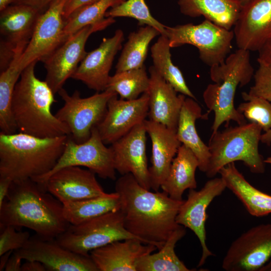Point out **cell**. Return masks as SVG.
Segmentation results:
<instances>
[{"label":"cell","instance_id":"1","mask_svg":"<svg viewBox=\"0 0 271 271\" xmlns=\"http://www.w3.org/2000/svg\"><path fill=\"white\" fill-rule=\"evenodd\" d=\"M115 190L125 229L144 243L161 249L179 225L176 218L184 200H174L164 191H150L130 173L116 181Z\"/></svg>","mask_w":271,"mask_h":271},{"label":"cell","instance_id":"2","mask_svg":"<svg viewBox=\"0 0 271 271\" xmlns=\"http://www.w3.org/2000/svg\"><path fill=\"white\" fill-rule=\"evenodd\" d=\"M63 204L31 179L13 181L0 205V225L25 227L45 238H56L70 224Z\"/></svg>","mask_w":271,"mask_h":271},{"label":"cell","instance_id":"3","mask_svg":"<svg viewBox=\"0 0 271 271\" xmlns=\"http://www.w3.org/2000/svg\"><path fill=\"white\" fill-rule=\"evenodd\" d=\"M37 62L22 71L13 95L11 111L20 132L40 138L70 134L67 126L52 113L54 93L35 73Z\"/></svg>","mask_w":271,"mask_h":271},{"label":"cell","instance_id":"4","mask_svg":"<svg viewBox=\"0 0 271 271\" xmlns=\"http://www.w3.org/2000/svg\"><path fill=\"white\" fill-rule=\"evenodd\" d=\"M68 137L0 132V177L17 181L46 174L61 157Z\"/></svg>","mask_w":271,"mask_h":271},{"label":"cell","instance_id":"5","mask_svg":"<svg viewBox=\"0 0 271 271\" xmlns=\"http://www.w3.org/2000/svg\"><path fill=\"white\" fill-rule=\"evenodd\" d=\"M254 74L250 51L241 48L229 55L223 63L210 67L214 83L208 85L203 97L209 111L214 113L212 133L224 122L226 126L231 120L238 125L247 123L244 116L235 108L234 98L237 86L247 85Z\"/></svg>","mask_w":271,"mask_h":271},{"label":"cell","instance_id":"6","mask_svg":"<svg viewBox=\"0 0 271 271\" xmlns=\"http://www.w3.org/2000/svg\"><path fill=\"white\" fill-rule=\"evenodd\" d=\"M261 130L258 124L251 122L212 133L207 177L213 178L223 167L237 161L243 162L253 173H263L265 163L258 151Z\"/></svg>","mask_w":271,"mask_h":271},{"label":"cell","instance_id":"7","mask_svg":"<svg viewBox=\"0 0 271 271\" xmlns=\"http://www.w3.org/2000/svg\"><path fill=\"white\" fill-rule=\"evenodd\" d=\"M165 28L171 48L192 45L198 49L201 60L210 67L223 63L232 48L233 30L206 19L197 25L166 26Z\"/></svg>","mask_w":271,"mask_h":271},{"label":"cell","instance_id":"8","mask_svg":"<svg viewBox=\"0 0 271 271\" xmlns=\"http://www.w3.org/2000/svg\"><path fill=\"white\" fill-rule=\"evenodd\" d=\"M129 238L139 239L124 227L120 209L78 225L70 224L56 238L63 247L85 256H89L92 250L112 242Z\"/></svg>","mask_w":271,"mask_h":271},{"label":"cell","instance_id":"9","mask_svg":"<svg viewBox=\"0 0 271 271\" xmlns=\"http://www.w3.org/2000/svg\"><path fill=\"white\" fill-rule=\"evenodd\" d=\"M58 93L64 103L55 115L67 126L70 136L78 144L89 139L92 129L103 118L108 101L117 94L106 89L96 92L89 97L82 98L78 90L74 91L70 95L63 88Z\"/></svg>","mask_w":271,"mask_h":271},{"label":"cell","instance_id":"10","mask_svg":"<svg viewBox=\"0 0 271 271\" xmlns=\"http://www.w3.org/2000/svg\"><path fill=\"white\" fill-rule=\"evenodd\" d=\"M96 127L88 140L76 143L69 135L63 152L54 168L46 174L32 180L43 184L58 170L67 167H84L102 179L115 180L116 170L110 147H106Z\"/></svg>","mask_w":271,"mask_h":271},{"label":"cell","instance_id":"11","mask_svg":"<svg viewBox=\"0 0 271 271\" xmlns=\"http://www.w3.org/2000/svg\"><path fill=\"white\" fill-rule=\"evenodd\" d=\"M115 22L114 18L105 17L100 22L84 27L68 37L44 60L46 70L45 81L54 93H58L67 80L72 77L87 55L85 47L89 36Z\"/></svg>","mask_w":271,"mask_h":271},{"label":"cell","instance_id":"12","mask_svg":"<svg viewBox=\"0 0 271 271\" xmlns=\"http://www.w3.org/2000/svg\"><path fill=\"white\" fill-rule=\"evenodd\" d=\"M222 267L226 271L271 270V223L253 226L234 240Z\"/></svg>","mask_w":271,"mask_h":271},{"label":"cell","instance_id":"13","mask_svg":"<svg viewBox=\"0 0 271 271\" xmlns=\"http://www.w3.org/2000/svg\"><path fill=\"white\" fill-rule=\"evenodd\" d=\"M67 0H55L39 17L32 37L18 60L22 70L33 62H44L67 38L63 16Z\"/></svg>","mask_w":271,"mask_h":271},{"label":"cell","instance_id":"14","mask_svg":"<svg viewBox=\"0 0 271 271\" xmlns=\"http://www.w3.org/2000/svg\"><path fill=\"white\" fill-rule=\"evenodd\" d=\"M14 252L22 259L41 262L48 271H99L90 255L74 252L56 238H45L36 234Z\"/></svg>","mask_w":271,"mask_h":271},{"label":"cell","instance_id":"15","mask_svg":"<svg viewBox=\"0 0 271 271\" xmlns=\"http://www.w3.org/2000/svg\"><path fill=\"white\" fill-rule=\"evenodd\" d=\"M226 188L222 177L212 178L199 191L189 189L187 199L179 209L176 220L177 224L188 228L198 237L202 248V255L198 266H202L207 258L213 254L207 246L205 222L206 210L215 198Z\"/></svg>","mask_w":271,"mask_h":271},{"label":"cell","instance_id":"16","mask_svg":"<svg viewBox=\"0 0 271 271\" xmlns=\"http://www.w3.org/2000/svg\"><path fill=\"white\" fill-rule=\"evenodd\" d=\"M147 133L144 121L111 144L110 147L116 171L121 175L131 174L142 187L150 190L146 155Z\"/></svg>","mask_w":271,"mask_h":271},{"label":"cell","instance_id":"17","mask_svg":"<svg viewBox=\"0 0 271 271\" xmlns=\"http://www.w3.org/2000/svg\"><path fill=\"white\" fill-rule=\"evenodd\" d=\"M149 101L147 92L133 100L118 99L117 94L113 96L103 118L96 126L103 142L112 144L143 122L148 116Z\"/></svg>","mask_w":271,"mask_h":271},{"label":"cell","instance_id":"18","mask_svg":"<svg viewBox=\"0 0 271 271\" xmlns=\"http://www.w3.org/2000/svg\"><path fill=\"white\" fill-rule=\"evenodd\" d=\"M233 31L238 48L258 51L271 40V0H250L242 5Z\"/></svg>","mask_w":271,"mask_h":271},{"label":"cell","instance_id":"19","mask_svg":"<svg viewBox=\"0 0 271 271\" xmlns=\"http://www.w3.org/2000/svg\"><path fill=\"white\" fill-rule=\"evenodd\" d=\"M123 41L121 29L116 30L112 37L104 38L97 48L87 53L71 78L82 82L96 92L105 90L114 57L122 48Z\"/></svg>","mask_w":271,"mask_h":271},{"label":"cell","instance_id":"20","mask_svg":"<svg viewBox=\"0 0 271 271\" xmlns=\"http://www.w3.org/2000/svg\"><path fill=\"white\" fill-rule=\"evenodd\" d=\"M95 175L90 170L80 167H67L54 173L41 185L64 204L106 194Z\"/></svg>","mask_w":271,"mask_h":271},{"label":"cell","instance_id":"21","mask_svg":"<svg viewBox=\"0 0 271 271\" xmlns=\"http://www.w3.org/2000/svg\"><path fill=\"white\" fill-rule=\"evenodd\" d=\"M150 85L149 119L162 124L177 131L178 120L186 96L180 94L156 70L153 66L149 69Z\"/></svg>","mask_w":271,"mask_h":271},{"label":"cell","instance_id":"22","mask_svg":"<svg viewBox=\"0 0 271 271\" xmlns=\"http://www.w3.org/2000/svg\"><path fill=\"white\" fill-rule=\"evenodd\" d=\"M145 124L152 142V166L149 167L151 189L158 191L182 144L176 131L166 126L150 119H146Z\"/></svg>","mask_w":271,"mask_h":271},{"label":"cell","instance_id":"23","mask_svg":"<svg viewBox=\"0 0 271 271\" xmlns=\"http://www.w3.org/2000/svg\"><path fill=\"white\" fill-rule=\"evenodd\" d=\"M157 249L154 245L129 238L112 242L89 254L99 271H137L138 260Z\"/></svg>","mask_w":271,"mask_h":271},{"label":"cell","instance_id":"24","mask_svg":"<svg viewBox=\"0 0 271 271\" xmlns=\"http://www.w3.org/2000/svg\"><path fill=\"white\" fill-rule=\"evenodd\" d=\"M43 12L25 4L8 6L1 11V39L16 48L26 49Z\"/></svg>","mask_w":271,"mask_h":271},{"label":"cell","instance_id":"25","mask_svg":"<svg viewBox=\"0 0 271 271\" xmlns=\"http://www.w3.org/2000/svg\"><path fill=\"white\" fill-rule=\"evenodd\" d=\"M196 100L186 97L180 111L176 131L180 143L191 150L199 162L198 169L205 173L207 171L210 153L208 146L201 139L196 130L197 119H206L208 113H202V109Z\"/></svg>","mask_w":271,"mask_h":271},{"label":"cell","instance_id":"26","mask_svg":"<svg viewBox=\"0 0 271 271\" xmlns=\"http://www.w3.org/2000/svg\"><path fill=\"white\" fill-rule=\"evenodd\" d=\"M219 174L226 188L240 200L250 214L260 217L271 213V195L250 184L238 170L234 162L223 167Z\"/></svg>","mask_w":271,"mask_h":271},{"label":"cell","instance_id":"27","mask_svg":"<svg viewBox=\"0 0 271 271\" xmlns=\"http://www.w3.org/2000/svg\"><path fill=\"white\" fill-rule=\"evenodd\" d=\"M178 4L183 15L192 18L203 16L227 30L234 26L242 7L237 0H179Z\"/></svg>","mask_w":271,"mask_h":271},{"label":"cell","instance_id":"28","mask_svg":"<svg viewBox=\"0 0 271 271\" xmlns=\"http://www.w3.org/2000/svg\"><path fill=\"white\" fill-rule=\"evenodd\" d=\"M198 167L199 162L195 154L181 144L161 185L163 191L174 200H183L182 195L186 190L197 188L195 172Z\"/></svg>","mask_w":271,"mask_h":271},{"label":"cell","instance_id":"29","mask_svg":"<svg viewBox=\"0 0 271 271\" xmlns=\"http://www.w3.org/2000/svg\"><path fill=\"white\" fill-rule=\"evenodd\" d=\"M63 214L72 225H78L107 213L120 209V202L116 192L63 204Z\"/></svg>","mask_w":271,"mask_h":271},{"label":"cell","instance_id":"30","mask_svg":"<svg viewBox=\"0 0 271 271\" xmlns=\"http://www.w3.org/2000/svg\"><path fill=\"white\" fill-rule=\"evenodd\" d=\"M186 228L179 225L168 238L163 247L157 253H151L141 257L137 263V271H189L176 255V243L186 233Z\"/></svg>","mask_w":271,"mask_h":271},{"label":"cell","instance_id":"31","mask_svg":"<svg viewBox=\"0 0 271 271\" xmlns=\"http://www.w3.org/2000/svg\"><path fill=\"white\" fill-rule=\"evenodd\" d=\"M159 35L160 32L149 26H141L130 33L116 65L115 72L143 67L151 42Z\"/></svg>","mask_w":271,"mask_h":271},{"label":"cell","instance_id":"32","mask_svg":"<svg viewBox=\"0 0 271 271\" xmlns=\"http://www.w3.org/2000/svg\"><path fill=\"white\" fill-rule=\"evenodd\" d=\"M171 48L168 37L160 35L151 49L153 66L177 92L196 100L187 86L182 72L172 62Z\"/></svg>","mask_w":271,"mask_h":271},{"label":"cell","instance_id":"33","mask_svg":"<svg viewBox=\"0 0 271 271\" xmlns=\"http://www.w3.org/2000/svg\"><path fill=\"white\" fill-rule=\"evenodd\" d=\"M23 52L17 54L9 67L0 75V128L1 132L10 134L17 130L11 111L13 95L22 71L17 65Z\"/></svg>","mask_w":271,"mask_h":271},{"label":"cell","instance_id":"34","mask_svg":"<svg viewBox=\"0 0 271 271\" xmlns=\"http://www.w3.org/2000/svg\"><path fill=\"white\" fill-rule=\"evenodd\" d=\"M150 77L146 67L127 70L110 76L106 89L113 91L120 96V98L133 100L141 94L148 92Z\"/></svg>","mask_w":271,"mask_h":271},{"label":"cell","instance_id":"35","mask_svg":"<svg viewBox=\"0 0 271 271\" xmlns=\"http://www.w3.org/2000/svg\"><path fill=\"white\" fill-rule=\"evenodd\" d=\"M125 1L99 0L77 10L65 20V36L68 37L87 25L102 21L108 10Z\"/></svg>","mask_w":271,"mask_h":271},{"label":"cell","instance_id":"36","mask_svg":"<svg viewBox=\"0 0 271 271\" xmlns=\"http://www.w3.org/2000/svg\"><path fill=\"white\" fill-rule=\"evenodd\" d=\"M105 17L131 18L137 20L140 26H151L158 31L161 35L166 36V26L152 16L145 0H125L110 8Z\"/></svg>","mask_w":271,"mask_h":271},{"label":"cell","instance_id":"37","mask_svg":"<svg viewBox=\"0 0 271 271\" xmlns=\"http://www.w3.org/2000/svg\"><path fill=\"white\" fill-rule=\"evenodd\" d=\"M241 96L245 102L239 105L238 111L245 118L258 124L264 132L271 129V103L248 92H243Z\"/></svg>","mask_w":271,"mask_h":271},{"label":"cell","instance_id":"38","mask_svg":"<svg viewBox=\"0 0 271 271\" xmlns=\"http://www.w3.org/2000/svg\"><path fill=\"white\" fill-rule=\"evenodd\" d=\"M16 228L12 225H0V255L20 249L29 239L28 231H17Z\"/></svg>","mask_w":271,"mask_h":271},{"label":"cell","instance_id":"39","mask_svg":"<svg viewBox=\"0 0 271 271\" xmlns=\"http://www.w3.org/2000/svg\"><path fill=\"white\" fill-rule=\"evenodd\" d=\"M254 84L248 93L261 97L271 103V67L259 65L254 74Z\"/></svg>","mask_w":271,"mask_h":271},{"label":"cell","instance_id":"40","mask_svg":"<svg viewBox=\"0 0 271 271\" xmlns=\"http://www.w3.org/2000/svg\"><path fill=\"white\" fill-rule=\"evenodd\" d=\"M99 0H67L63 10V18L67 19L77 10L90 5Z\"/></svg>","mask_w":271,"mask_h":271},{"label":"cell","instance_id":"41","mask_svg":"<svg viewBox=\"0 0 271 271\" xmlns=\"http://www.w3.org/2000/svg\"><path fill=\"white\" fill-rule=\"evenodd\" d=\"M258 52L257 60L259 65L271 67V40L266 42Z\"/></svg>","mask_w":271,"mask_h":271},{"label":"cell","instance_id":"42","mask_svg":"<svg viewBox=\"0 0 271 271\" xmlns=\"http://www.w3.org/2000/svg\"><path fill=\"white\" fill-rule=\"evenodd\" d=\"M55 0H13L15 4H25L44 12Z\"/></svg>","mask_w":271,"mask_h":271},{"label":"cell","instance_id":"43","mask_svg":"<svg viewBox=\"0 0 271 271\" xmlns=\"http://www.w3.org/2000/svg\"><path fill=\"white\" fill-rule=\"evenodd\" d=\"M22 259L14 251L5 268L6 271H22Z\"/></svg>","mask_w":271,"mask_h":271},{"label":"cell","instance_id":"44","mask_svg":"<svg viewBox=\"0 0 271 271\" xmlns=\"http://www.w3.org/2000/svg\"><path fill=\"white\" fill-rule=\"evenodd\" d=\"M12 182L8 178L0 177V205L7 196Z\"/></svg>","mask_w":271,"mask_h":271},{"label":"cell","instance_id":"45","mask_svg":"<svg viewBox=\"0 0 271 271\" xmlns=\"http://www.w3.org/2000/svg\"><path fill=\"white\" fill-rule=\"evenodd\" d=\"M44 265L36 260H26L22 264V271H46Z\"/></svg>","mask_w":271,"mask_h":271},{"label":"cell","instance_id":"46","mask_svg":"<svg viewBox=\"0 0 271 271\" xmlns=\"http://www.w3.org/2000/svg\"><path fill=\"white\" fill-rule=\"evenodd\" d=\"M13 251V250H10L0 255V271L3 270L5 268L6 265Z\"/></svg>","mask_w":271,"mask_h":271},{"label":"cell","instance_id":"47","mask_svg":"<svg viewBox=\"0 0 271 271\" xmlns=\"http://www.w3.org/2000/svg\"><path fill=\"white\" fill-rule=\"evenodd\" d=\"M260 142L267 145H270L271 144V129L261 134Z\"/></svg>","mask_w":271,"mask_h":271},{"label":"cell","instance_id":"48","mask_svg":"<svg viewBox=\"0 0 271 271\" xmlns=\"http://www.w3.org/2000/svg\"><path fill=\"white\" fill-rule=\"evenodd\" d=\"M13 0H0V11H2L9 6Z\"/></svg>","mask_w":271,"mask_h":271},{"label":"cell","instance_id":"49","mask_svg":"<svg viewBox=\"0 0 271 271\" xmlns=\"http://www.w3.org/2000/svg\"><path fill=\"white\" fill-rule=\"evenodd\" d=\"M264 161L265 164L267 163L271 164V157L267 158Z\"/></svg>","mask_w":271,"mask_h":271},{"label":"cell","instance_id":"50","mask_svg":"<svg viewBox=\"0 0 271 271\" xmlns=\"http://www.w3.org/2000/svg\"><path fill=\"white\" fill-rule=\"evenodd\" d=\"M239 3L241 4V5H243L248 2H249L250 0H237Z\"/></svg>","mask_w":271,"mask_h":271}]
</instances>
